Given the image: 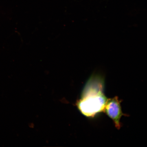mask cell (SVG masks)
Here are the masks:
<instances>
[{
  "label": "cell",
  "mask_w": 147,
  "mask_h": 147,
  "mask_svg": "<svg viewBox=\"0 0 147 147\" xmlns=\"http://www.w3.org/2000/svg\"><path fill=\"white\" fill-rule=\"evenodd\" d=\"M105 79L100 74L93 73L86 82L76 106L83 115L94 117L104 111L108 98L105 95Z\"/></svg>",
  "instance_id": "cell-1"
},
{
  "label": "cell",
  "mask_w": 147,
  "mask_h": 147,
  "mask_svg": "<svg viewBox=\"0 0 147 147\" xmlns=\"http://www.w3.org/2000/svg\"><path fill=\"white\" fill-rule=\"evenodd\" d=\"M121 102L117 96L108 99L104 110L106 114L113 120L115 127L118 129L121 128L120 121L121 117L126 115L123 113Z\"/></svg>",
  "instance_id": "cell-2"
}]
</instances>
